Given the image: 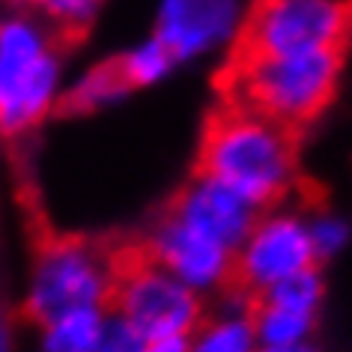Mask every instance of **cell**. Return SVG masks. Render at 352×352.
<instances>
[{
	"mask_svg": "<svg viewBox=\"0 0 352 352\" xmlns=\"http://www.w3.org/2000/svg\"><path fill=\"white\" fill-rule=\"evenodd\" d=\"M197 170L221 179L260 209L287 204L298 188L296 131L227 102L206 126Z\"/></svg>",
	"mask_w": 352,
	"mask_h": 352,
	"instance_id": "6da1fadb",
	"label": "cell"
},
{
	"mask_svg": "<svg viewBox=\"0 0 352 352\" xmlns=\"http://www.w3.org/2000/svg\"><path fill=\"white\" fill-rule=\"evenodd\" d=\"M343 72V51L242 54L227 72V102L257 111L289 131L305 129L329 108Z\"/></svg>",
	"mask_w": 352,
	"mask_h": 352,
	"instance_id": "7a4b0ae2",
	"label": "cell"
},
{
	"mask_svg": "<svg viewBox=\"0 0 352 352\" xmlns=\"http://www.w3.org/2000/svg\"><path fill=\"white\" fill-rule=\"evenodd\" d=\"M63 54L54 28L15 12L0 21V135L36 129L63 102Z\"/></svg>",
	"mask_w": 352,
	"mask_h": 352,
	"instance_id": "3957f363",
	"label": "cell"
},
{
	"mask_svg": "<svg viewBox=\"0 0 352 352\" xmlns=\"http://www.w3.org/2000/svg\"><path fill=\"white\" fill-rule=\"evenodd\" d=\"M120 251L84 236H54L36 248L21 293V311L36 325L78 307H108Z\"/></svg>",
	"mask_w": 352,
	"mask_h": 352,
	"instance_id": "277c9868",
	"label": "cell"
},
{
	"mask_svg": "<svg viewBox=\"0 0 352 352\" xmlns=\"http://www.w3.org/2000/svg\"><path fill=\"white\" fill-rule=\"evenodd\" d=\"M206 307L204 296L149 260L138 245L120 251L108 311L135 325L144 338H188Z\"/></svg>",
	"mask_w": 352,
	"mask_h": 352,
	"instance_id": "5b68a950",
	"label": "cell"
},
{
	"mask_svg": "<svg viewBox=\"0 0 352 352\" xmlns=\"http://www.w3.org/2000/svg\"><path fill=\"white\" fill-rule=\"evenodd\" d=\"M316 266L320 260L307 233V209L287 200L260 209L257 221L239 242L233 260V289L245 298H257Z\"/></svg>",
	"mask_w": 352,
	"mask_h": 352,
	"instance_id": "8992f818",
	"label": "cell"
},
{
	"mask_svg": "<svg viewBox=\"0 0 352 352\" xmlns=\"http://www.w3.org/2000/svg\"><path fill=\"white\" fill-rule=\"evenodd\" d=\"M352 36V0H254L242 54L343 51Z\"/></svg>",
	"mask_w": 352,
	"mask_h": 352,
	"instance_id": "52a82bcc",
	"label": "cell"
},
{
	"mask_svg": "<svg viewBox=\"0 0 352 352\" xmlns=\"http://www.w3.org/2000/svg\"><path fill=\"white\" fill-rule=\"evenodd\" d=\"M254 0H158L153 36L176 57L195 63L242 45Z\"/></svg>",
	"mask_w": 352,
	"mask_h": 352,
	"instance_id": "ba28073f",
	"label": "cell"
},
{
	"mask_svg": "<svg viewBox=\"0 0 352 352\" xmlns=\"http://www.w3.org/2000/svg\"><path fill=\"white\" fill-rule=\"evenodd\" d=\"M138 248L179 278L206 302L233 289V260L236 251L221 245L212 236L195 230L179 221L173 212H164L158 221L144 233Z\"/></svg>",
	"mask_w": 352,
	"mask_h": 352,
	"instance_id": "9c48e42d",
	"label": "cell"
},
{
	"mask_svg": "<svg viewBox=\"0 0 352 352\" xmlns=\"http://www.w3.org/2000/svg\"><path fill=\"white\" fill-rule=\"evenodd\" d=\"M322 307L325 278L320 266L251 298V322L257 331L260 349H287L316 340Z\"/></svg>",
	"mask_w": 352,
	"mask_h": 352,
	"instance_id": "30bf717a",
	"label": "cell"
},
{
	"mask_svg": "<svg viewBox=\"0 0 352 352\" xmlns=\"http://www.w3.org/2000/svg\"><path fill=\"white\" fill-rule=\"evenodd\" d=\"M167 212H173L179 221L236 251L245 233L251 230V224L257 221L260 206L251 204L236 188L224 186L221 179H212V176L197 170L195 179L182 186Z\"/></svg>",
	"mask_w": 352,
	"mask_h": 352,
	"instance_id": "8fae6325",
	"label": "cell"
},
{
	"mask_svg": "<svg viewBox=\"0 0 352 352\" xmlns=\"http://www.w3.org/2000/svg\"><path fill=\"white\" fill-rule=\"evenodd\" d=\"M186 352H260L251 322V298L236 289L212 298L204 320L186 338Z\"/></svg>",
	"mask_w": 352,
	"mask_h": 352,
	"instance_id": "7c38bea8",
	"label": "cell"
},
{
	"mask_svg": "<svg viewBox=\"0 0 352 352\" xmlns=\"http://www.w3.org/2000/svg\"><path fill=\"white\" fill-rule=\"evenodd\" d=\"M108 307H78L36 322V352H96Z\"/></svg>",
	"mask_w": 352,
	"mask_h": 352,
	"instance_id": "4fadbf2b",
	"label": "cell"
},
{
	"mask_svg": "<svg viewBox=\"0 0 352 352\" xmlns=\"http://www.w3.org/2000/svg\"><path fill=\"white\" fill-rule=\"evenodd\" d=\"M129 93H131L129 84L122 81V75L117 72V66L111 60V63H102L90 69V72H84L72 87H66L60 108L75 111V113H90V111L111 108L120 99H126Z\"/></svg>",
	"mask_w": 352,
	"mask_h": 352,
	"instance_id": "5bb4252c",
	"label": "cell"
},
{
	"mask_svg": "<svg viewBox=\"0 0 352 352\" xmlns=\"http://www.w3.org/2000/svg\"><path fill=\"white\" fill-rule=\"evenodd\" d=\"M113 66H117V72L122 75V81L129 84V90H144V87L164 81L179 63H176V57L164 48V42L149 33L146 39L135 42L126 54L113 57Z\"/></svg>",
	"mask_w": 352,
	"mask_h": 352,
	"instance_id": "9a60e30c",
	"label": "cell"
},
{
	"mask_svg": "<svg viewBox=\"0 0 352 352\" xmlns=\"http://www.w3.org/2000/svg\"><path fill=\"white\" fill-rule=\"evenodd\" d=\"M307 233H311V245H314V254H316V260H320V266L334 257H340L352 242L349 218L329 206L307 209Z\"/></svg>",
	"mask_w": 352,
	"mask_h": 352,
	"instance_id": "2e32d148",
	"label": "cell"
},
{
	"mask_svg": "<svg viewBox=\"0 0 352 352\" xmlns=\"http://www.w3.org/2000/svg\"><path fill=\"white\" fill-rule=\"evenodd\" d=\"M144 334H140L135 325H129L126 320H120L117 314L108 311V320H104L102 338L96 352H140L144 349Z\"/></svg>",
	"mask_w": 352,
	"mask_h": 352,
	"instance_id": "e0dca14e",
	"label": "cell"
},
{
	"mask_svg": "<svg viewBox=\"0 0 352 352\" xmlns=\"http://www.w3.org/2000/svg\"><path fill=\"white\" fill-rule=\"evenodd\" d=\"M0 352H19V329L3 302H0Z\"/></svg>",
	"mask_w": 352,
	"mask_h": 352,
	"instance_id": "ac0fdd59",
	"label": "cell"
},
{
	"mask_svg": "<svg viewBox=\"0 0 352 352\" xmlns=\"http://www.w3.org/2000/svg\"><path fill=\"white\" fill-rule=\"evenodd\" d=\"M140 352H186V338H146Z\"/></svg>",
	"mask_w": 352,
	"mask_h": 352,
	"instance_id": "d6986e66",
	"label": "cell"
},
{
	"mask_svg": "<svg viewBox=\"0 0 352 352\" xmlns=\"http://www.w3.org/2000/svg\"><path fill=\"white\" fill-rule=\"evenodd\" d=\"M260 352H325V349L316 340H311V343H298V346H287V349H260Z\"/></svg>",
	"mask_w": 352,
	"mask_h": 352,
	"instance_id": "ffe728a7",
	"label": "cell"
},
{
	"mask_svg": "<svg viewBox=\"0 0 352 352\" xmlns=\"http://www.w3.org/2000/svg\"><path fill=\"white\" fill-rule=\"evenodd\" d=\"M33 3H36V6H39V3H45V0H33Z\"/></svg>",
	"mask_w": 352,
	"mask_h": 352,
	"instance_id": "44dd1931",
	"label": "cell"
},
{
	"mask_svg": "<svg viewBox=\"0 0 352 352\" xmlns=\"http://www.w3.org/2000/svg\"><path fill=\"white\" fill-rule=\"evenodd\" d=\"M0 21H3V15H0Z\"/></svg>",
	"mask_w": 352,
	"mask_h": 352,
	"instance_id": "7402d4cb",
	"label": "cell"
}]
</instances>
